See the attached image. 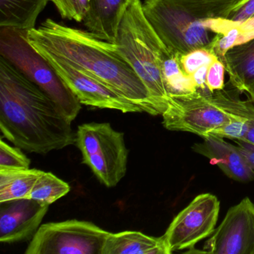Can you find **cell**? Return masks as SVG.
<instances>
[{"mask_svg": "<svg viewBox=\"0 0 254 254\" xmlns=\"http://www.w3.org/2000/svg\"><path fill=\"white\" fill-rule=\"evenodd\" d=\"M72 123L47 93L0 56V130L8 140L47 154L75 144Z\"/></svg>", "mask_w": 254, "mask_h": 254, "instance_id": "obj_1", "label": "cell"}, {"mask_svg": "<svg viewBox=\"0 0 254 254\" xmlns=\"http://www.w3.org/2000/svg\"><path fill=\"white\" fill-rule=\"evenodd\" d=\"M27 40L35 50L47 52L92 75L140 107L143 112L159 115L146 87L117 44L52 19L28 31Z\"/></svg>", "mask_w": 254, "mask_h": 254, "instance_id": "obj_2", "label": "cell"}, {"mask_svg": "<svg viewBox=\"0 0 254 254\" xmlns=\"http://www.w3.org/2000/svg\"><path fill=\"white\" fill-rule=\"evenodd\" d=\"M116 44L143 82L153 105L162 116L170 102L158 58L165 44L145 17L141 0L129 2Z\"/></svg>", "mask_w": 254, "mask_h": 254, "instance_id": "obj_3", "label": "cell"}, {"mask_svg": "<svg viewBox=\"0 0 254 254\" xmlns=\"http://www.w3.org/2000/svg\"><path fill=\"white\" fill-rule=\"evenodd\" d=\"M0 56L47 93L69 120L78 117L81 104L47 59L29 44L26 31L1 27Z\"/></svg>", "mask_w": 254, "mask_h": 254, "instance_id": "obj_4", "label": "cell"}, {"mask_svg": "<svg viewBox=\"0 0 254 254\" xmlns=\"http://www.w3.org/2000/svg\"><path fill=\"white\" fill-rule=\"evenodd\" d=\"M75 144L81 151L82 163L107 187H116L126 176L129 151L125 135L110 123L80 125Z\"/></svg>", "mask_w": 254, "mask_h": 254, "instance_id": "obj_5", "label": "cell"}, {"mask_svg": "<svg viewBox=\"0 0 254 254\" xmlns=\"http://www.w3.org/2000/svg\"><path fill=\"white\" fill-rule=\"evenodd\" d=\"M142 6L159 38L180 57L212 42L210 31L175 0H145Z\"/></svg>", "mask_w": 254, "mask_h": 254, "instance_id": "obj_6", "label": "cell"}, {"mask_svg": "<svg viewBox=\"0 0 254 254\" xmlns=\"http://www.w3.org/2000/svg\"><path fill=\"white\" fill-rule=\"evenodd\" d=\"M109 232L77 219L41 224L26 254H101Z\"/></svg>", "mask_w": 254, "mask_h": 254, "instance_id": "obj_7", "label": "cell"}, {"mask_svg": "<svg viewBox=\"0 0 254 254\" xmlns=\"http://www.w3.org/2000/svg\"><path fill=\"white\" fill-rule=\"evenodd\" d=\"M167 130L194 133L203 138L238 116L220 106L209 90L171 96L166 111L162 114Z\"/></svg>", "mask_w": 254, "mask_h": 254, "instance_id": "obj_8", "label": "cell"}, {"mask_svg": "<svg viewBox=\"0 0 254 254\" xmlns=\"http://www.w3.org/2000/svg\"><path fill=\"white\" fill-rule=\"evenodd\" d=\"M219 211L216 196L210 193L196 196L175 217L163 235L169 254L193 249L196 244L209 237L215 230Z\"/></svg>", "mask_w": 254, "mask_h": 254, "instance_id": "obj_9", "label": "cell"}, {"mask_svg": "<svg viewBox=\"0 0 254 254\" xmlns=\"http://www.w3.org/2000/svg\"><path fill=\"white\" fill-rule=\"evenodd\" d=\"M51 64L80 103L101 109L127 113H144L142 108L118 92L84 71L42 50H37Z\"/></svg>", "mask_w": 254, "mask_h": 254, "instance_id": "obj_10", "label": "cell"}, {"mask_svg": "<svg viewBox=\"0 0 254 254\" xmlns=\"http://www.w3.org/2000/svg\"><path fill=\"white\" fill-rule=\"evenodd\" d=\"M212 254H254V203L248 197L229 209L203 247Z\"/></svg>", "mask_w": 254, "mask_h": 254, "instance_id": "obj_11", "label": "cell"}, {"mask_svg": "<svg viewBox=\"0 0 254 254\" xmlns=\"http://www.w3.org/2000/svg\"><path fill=\"white\" fill-rule=\"evenodd\" d=\"M49 208L50 205L30 198L1 203L0 242L11 244L32 239Z\"/></svg>", "mask_w": 254, "mask_h": 254, "instance_id": "obj_12", "label": "cell"}, {"mask_svg": "<svg viewBox=\"0 0 254 254\" xmlns=\"http://www.w3.org/2000/svg\"><path fill=\"white\" fill-rule=\"evenodd\" d=\"M193 151L216 165L228 178L248 183L254 181V170L237 145L224 140V138L209 136L203 138V142L194 143Z\"/></svg>", "mask_w": 254, "mask_h": 254, "instance_id": "obj_13", "label": "cell"}, {"mask_svg": "<svg viewBox=\"0 0 254 254\" xmlns=\"http://www.w3.org/2000/svg\"><path fill=\"white\" fill-rule=\"evenodd\" d=\"M130 1L90 0L84 26L101 39L116 44L120 23Z\"/></svg>", "mask_w": 254, "mask_h": 254, "instance_id": "obj_14", "label": "cell"}, {"mask_svg": "<svg viewBox=\"0 0 254 254\" xmlns=\"http://www.w3.org/2000/svg\"><path fill=\"white\" fill-rule=\"evenodd\" d=\"M221 61L230 84L250 98L254 96V38L230 48Z\"/></svg>", "mask_w": 254, "mask_h": 254, "instance_id": "obj_15", "label": "cell"}, {"mask_svg": "<svg viewBox=\"0 0 254 254\" xmlns=\"http://www.w3.org/2000/svg\"><path fill=\"white\" fill-rule=\"evenodd\" d=\"M101 254H169L163 236L126 230L107 236Z\"/></svg>", "mask_w": 254, "mask_h": 254, "instance_id": "obj_16", "label": "cell"}, {"mask_svg": "<svg viewBox=\"0 0 254 254\" xmlns=\"http://www.w3.org/2000/svg\"><path fill=\"white\" fill-rule=\"evenodd\" d=\"M50 0H0V27L28 32Z\"/></svg>", "mask_w": 254, "mask_h": 254, "instance_id": "obj_17", "label": "cell"}, {"mask_svg": "<svg viewBox=\"0 0 254 254\" xmlns=\"http://www.w3.org/2000/svg\"><path fill=\"white\" fill-rule=\"evenodd\" d=\"M44 171L36 169H0V203L28 198Z\"/></svg>", "mask_w": 254, "mask_h": 254, "instance_id": "obj_18", "label": "cell"}, {"mask_svg": "<svg viewBox=\"0 0 254 254\" xmlns=\"http://www.w3.org/2000/svg\"><path fill=\"white\" fill-rule=\"evenodd\" d=\"M240 93L230 84L222 90L212 92V94L217 103L227 112L247 119L248 131L242 141L254 145V104L250 99L242 100Z\"/></svg>", "mask_w": 254, "mask_h": 254, "instance_id": "obj_19", "label": "cell"}, {"mask_svg": "<svg viewBox=\"0 0 254 254\" xmlns=\"http://www.w3.org/2000/svg\"><path fill=\"white\" fill-rule=\"evenodd\" d=\"M187 12L203 23L209 20L226 19L241 0H175Z\"/></svg>", "mask_w": 254, "mask_h": 254, "instance_id": "obj_20", "label": "cell"}, {"mask_svg": "<svg viewBox=\"0 0 254 254\" xmlns=\"http://www.w3.org/2000/svg\"><path fill=\"white\" fill-rule=\"evenodd\" d=\"M70 190L67 183L51 172H44L35 182L28 198L50 205L66 195Z\"/></svg>", "mask_w": 254, "mask_h": 254, "instance_id": "obj_21", "label": "cell"}, {"mask_svg": "<svg viewBox=\"0 0 254 254\" xmlns=\"http://www.w3.org/2000/svg\"><path fill=\"white\" fill-rule=\"evenodd\" d=\"M216 59H219L209 44L208 47L195 49L181 56L180 62L185 73L192 75L199 68L209 66Z\"/></svg>", "mask_w": 254, "mask_h": 254, "instance_id": "obj_22", "label": "cell"}, {"mask_svg": "<svg viewBox=\"0 0 254 254\" xmlns=\"http://www.w3.org/2000/svg\"><path fill=\"white\" fill-rule=\"evenodd\" d=\"M59 11L62 18L84 22L90 9V0H50Z\"/></svg>", "mask_w": 254, "mask_h": 254, "instance_id": "obj_23", "label": "cell"}, {"mask_svg": "<svg viewBox=\"0 0 254 254\" xmlns=\"http://www.w3.org/2000/svg\"><path fill=\"white\" fill-rule=\"evenodd\" d=\"M30 165L31 160L21 148L0 140V169H29Z\"/></svg>", "mask_w": 254, "mask_h": 254, "instance_id": "obj_24", "label": "cell"}, {"mask_svg": "<svg viewBox=\"0 0 254 254\" xmlns=\"http://www.w3.org/2000/svg\"><path fill=\"white\" fill-rule=\"evenodd\" d=\"M247 121L248 120L245 117H237L214 130L209 136H218L224 139L227 138L233 140H243L248 131Z\"/></svg>", "mask_w": 254, "mask_h": 254, "instance_id": "obj_25", "label": "cell"}, {"mask_svg": "<svg viewBox=\"0 0 254 254\" xmlns=\"http://www.w3.org/2000/svg\"><path fill=\"white\" fill-rule=\"evenodd\" d=\"M226 68L222 61L216 59L208 67L206 84L209 91L215 92L225 87Z\"/></svg>", "mask_w": 254, "mask_h": 254, "instance_id": "obj_26", "label": "cell"}, {"mask_svg": "<svg viewBox=\"0 0 254 254\" xmlns=\"http://www.w3.org/2000/svg\"><path fill=\"white\" fill-rule=\"evenodd\" d=\"M254 17V0H241L230 11L226 20L240 24Z\"/></svg>", "mask_w": 254, "mask_h": 254, "instance_id": "obj_27", "label": "cell"}, {"mask_svg": "<svg viewBox=\"0 0 254 254\" xmlns=\"http://www.w3.org/2000/svg\"><path fill=\"white\" fill-rule=\"evenodd\" d=\"M247 161L254 170V145L242 140H234Z\"/></svg>", "mask_w": 254, "mask_h": 254, "instance_id": "obj_28", "label": "cell"}, {"mask_svg": "<svg viewBox=\"0 0 254 254\" xmlns=\"http://www.w3.org/2000/svg\"><path fill=\"white\" fill-rule=\"evenodd\" d=\"M209 66H203L199 68L193 73L192 78L197 89L200 90H209L206 87V80Z\"/></svg>", "mask_w": 254, "mask_h": 254, "instance_id": "obj_29", "label": "cell"}, {"mask_svg": "<svg viewBox=\"0 0 254 254\" xmlns=\"http://www.w3.org/2000/svg\"><path fill=\"white\" fill-rule=\"evenodd\" d=\"M250 100L254 104V96H253L252 97L250 98Z\"/></svg>", "mask_w": 254, "mask_h": 254, "instance_id": "obj_30", "label": "cell"}]
</instances>
